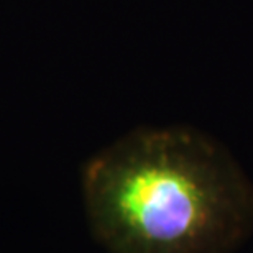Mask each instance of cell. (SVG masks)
I'll return each instance as SVG.
<instances>
[{
  "mask_svg": "<svg viewBox=\"0 0 253 253\" xmlns=\"http://www.w3.org/2000/svg\"><path fill=\"white\" fill-rule=\"evenodd\" d=\"M83 192L109 253H234L253 232V183L191 126L125 135L85 165Z\"/></svg>",
  "mask_w": 253,
  "mask_h": 253,
  "instance_id": "obj_1",
  "label": "cell"
}]
</instances>
